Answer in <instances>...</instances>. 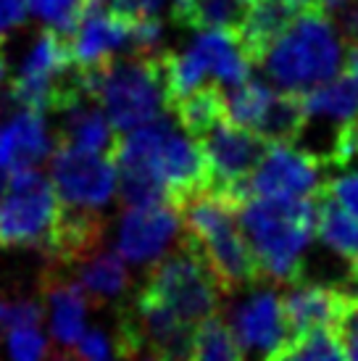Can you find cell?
<instances>
[{"label":"cell","mask_w":358,"mask_h":361,"mask_svg":"<svg viewBox=\"0 0 358 361\" xmlns=\"http://www.w3.org/2000/svg\"><path fill=\"white\" fill-rule=\"evenodd\" d=\"M237 214L264 280L300 285L303 256L316 235V198H248Z\"/></svg>","instance_id":"6da1fadb"},{"label":"cell","mask_w":358,"mask_h":361,"mask_svg":"<svg viewBox=\"0 0 358 361\" xmlns=\"http://www.w3.org/2000/svg\"><path fill=\"white\" fill-rule=\"evenodd\" d=\"M182 238L198 251L221 293H235L264 280L261 267L245 232L237 206L216 192H203L179 209Z\"/></svg>","instance_id":"7a4b0ae2"},{"label":"cell","mask_w":358,"mask_h":361,"mask_svg":"<svg viewBox=\"0 0 358 361\" xmlns=\"http://www.w3.org/2000/svg\"><path fill=\"white\" fill-rule=\"evenodd\" d=\"M271 80L288 92H309L340 77L345 48L327 8L300 11L261 63Z\"/></svg>","instance_id":"3957f363"},{"label":"cell","mask_w":358,"mask_h":361,"mask_svg":"<svg viewBox=\"0 0 358 361\" xmlns=\"http://www.w3.org/2000/svg\"><path fill=\"white\" fill-rule=\"evenodd\" d=\"M163 53V51H161ZM161 53L116 59L98 71H85L90 95L106 111L116 135L140 130L163 116L169 109V92L163 77Z\"/></svg>","instance_id":"277c9868"},{"label":"cell","mask_w":358,"mask_h":361,"mask_svg":"<svg viewBox=\"0 0 358 361\" xmlns=\"http://www.w3.org/2000/svg\"><path fill=\"white\" fill-rule=\"evenodd\" d=\"M137 295L174 311L177 317L198 327L200 322L216 314L221 290L198 251L179 235L177 248L148 269L145 285Z\"/></svg>","instance_id":"5b68a950"},{"label":"cell","mask_w":358,"mask_h":361,"mask_svg":"<svg viewBox=\"0 0 358 361\" xmlns=\"http://www.w3.org/2000/svg\"><path fill=\"white\" fill-rule=\"evenodd\" d=\"M61 216L56 188L40 171L11 174L0 198V248H48Z\"/></svg>","instance_id":"8992f818"},{"label":"cell","mask_w":358,"mask_h":361,"mask_svg":"<svg viewBox=\"0 0 358 361\" xmlns=\"http://www.w3.org/2000/svg\"><path fill=\"white\" fill-rule=\"evenodd\" d=\"M198 142L211 171V192L224 195L240 209L245 201V185L266 156L268 142L229 119L203 135Z\"/></svg>","instance_id":"52a82bcc"},{"label":"cell","mask_w":358,"mask_h":361,"mask_svg":"<svg viewBox=\"0 0 358 361\" xmlns=\"http://www.w3.org/2000/svg\"><path fill=\"white\" fill-rule=\"evenodd\" d=\"M50 182L61 206L100 211L119 190V174L111 156H98L58 142L50 159Z\"/></svg>","instance_id":"ba28073f"},{"label":"cell","mask_w":358,"mask_h":361,"mask_svg":"<svg viewBox=\"0 0 358 361\" xmlns=\"http://www.w3.org/2000/svg\"><path fill=\"white\" fill-rule=\"evenodd\" d=\"M324 159L298 145H268L245 185L248 198H316L324 188ZM242 201V203H245Z\"/></svg>","instance_id":"9c48e42d"},{"label":"cell","mask_w":358,"mask_h":361,"mask_svg":"<svg viewBox=\"0 0 358 361\" xmlns=\"http://www.w3.org/2000/svg\"><path fill=\"white\" fill-rule=\"evenodd\" d=\"M135 21L116 13L106 0H90L85 16L69 37L71 56L80 71H98L119 59L124 45H132Z\"/></svg>","instance_id":"30bf717a"},{"label":"cell","mask_w":358,"mask_h":361,"mask_svg":"<svg viewBox=\"0 0 358 361\" xmlns=\"http://www.w3.org/2000/svg\"><path fill=\"white\" fill-rule=\"evenodd\" d=\"M358 311V290L335 285H295L282 295L285 330L298 335L306 330H340Z\"/></svg>","instance_id":"8fae6325"},{"label":"cell","mask_w":358,"mask_h":361,"mask_svg":"<svg viewBox=\"0 0 358 361\" xmlns=\"http://www.w3.org/2000/svg\"><path fill=\"white\" fill-rule=\"evenodd\" d=\"M179 211L174 206H150V209H130L121 216L116 253L121 259L142 264L159 261L179 232Z\"/></svg>","instance_id":"7c38bea8"},{"label":"cell","mask_w":358,"mask_h":361,"mask_svg":"<svg viewBox=\"0 0 358 361\" xmlns=\"http://www.w3.org/2000/svg\"><path fill=\"white\" fill-rule=\"evenodd\" d=\"M48 124L40 111L19 109L6 121H0V166L8 174L32 171L50 156Z\"/></svg>","instance_id":"4fadbf2b"},{"label":"cell","mask_w":358,"mask_h":361,"mask_svg":"<svg viewBox=\"0 0 358 361\" xmlns=\"http://www.w3.org/2000/svg\"><path fill=\"white\" fill-rule=\"evenodd\" d=\"M232 327L245 348H259V351L271 353L288 338L285 317H282V298L271 290L248 295L235 311Z\"/></svg>","instance_id":"5bb4252c"},{"label":"cell","mask_w":358,"mask_h":361,"mask_svg":"<svg viewBox=\"0 0 358 361\" xmlns=\"http://www.w3.org/2000/svg\"><path fill=\"white\" fill-rule=\"evenodd\" d=\"M187 51L195 56V61L200 63V69L206 71L209 80L214 77V80L232 85V87L250 80L253 63L240 45L237 30L200 32Z\"/></svg>","instance_id":"9a60e30c"},{"label":"cell","mask_w":358,"mask_h":361,"mask_svg":"<svg viewBox=\"0 0 358 361\" xmlns=\"http://www.w3.org/2000/svg\"><path fill=\"white\" fill-rule=\"evenodd\" d=\"M300 11L288 0H256L245 11V19L237 27L242 51L253 66L264 63L271 45L290 30Z\"/></svg>","instance_id":"2e32d148"},{"label":"cell","mask_w":358,"mask_h":361,"mask_svg":"<svg viewBox=\"0 0 358 361\" xmlns=\"http://www.w3.org/2000/svg\"><path fill=\"white\" fill-rule=\"evenodd\" d=\"M61 116H63V124L58 132V142L87 153H98V156L113 153L119 135L111 127L106 111L100 109L95 98H85L69 111H63Z\"/></svg>","instance_id":"e0dca14e"},{"label":"cell","mask_w":358,"mask_h":361,"mask_svg":"<svg viewBox=\"0 0 358 361\" xmlns=\"http://www.w3.org/2000/svg\"><path fill=\"white\" fill-rule=\"evenodd\" d=\"M42 293L50 306L53 338L63 345L80 343L85 335V311H87V295L80 288V282L66 280L58 271H48L42 277Z\"/></svg>","instance_id":"ac0fdd59"},{"label":"cell","mask_w":358,"mask_h":361,"mask_svg":"<svg viewBox=\"0 0 358 361\" xmlns=\"http://www.w3.org/2000/svg\"><path fill=\"white\" fill-rule=\"evenodd\" d=\"M309 124V109L300 92L277 90L261 116L256 135L268 145H295Z\"/></svg>","instance_id":"d6986e66"},{"label":"cell","mask_w":358,"mask_h":361,"mask_svg":"<svg viewBox=\"0 0 358 361\" xmlns=\"http://www.w3.org/2000/svg\"><path fill=\"white\" fill-rule=\"evenodd\" d=\"M127 280H130L127 267L119 253L113 251L92 253L77 269V282L92 306H103L111 298H119L127 288Z\"/></svg>","instance_id":"ffe728a7"},{"label":"cell","mask_w":358,"mask_h":361,"mask_svg":"<svg viewBox=\"0 0 358 361\" xmlns=\"http://www.w3.org/2000/svg\"><path fill=\"white\" fill-rule=\"evenodd\" d=\"M174 116H177L179 127L200 140L203 135H209L214 127H219L221 121L229 119L227 114V95L219 90V85H203L195 92H190L187 98L174 106Z\"/></svg>","instance_id":"44dd1931"},{"label":"cell","mask_w":358,"mask_h":361,"mask_svg":"<svg viewBox=\"0 0 358 361\" xmlns=\"http://www.w3.org/2000/svg\"><path fill=\"white\" fill-rule=\"evenodd\" d=\"M316 238L342 259H348L350 267L358 264V219L338 206L324 190L316 195Z\"/></svg>","instance_id":"7402d4cb"},{"label":"cell","mask_w":358,"mask_h":361,"mask_svg":"<svg viewBox=\"0 0 358 361\" xmlns=\"http://www.w3.org/2000/svg\"><path fill=\"white\" fill-rule=\"evenodd\" d=\"M266 361H350V356L340 332L321 327L285 338Z\"/></svg>","instance_id":"603a6c76"},{"label":"cell","mask_w":358,"mask_h":361,"mask_svg":"<svg viewBox=\"0 0 358 361\" xmlns=\"http://www.w3.org/2000/svg\"><path fill=\"white\" fill-rule=\"evenodd\" d=\"M248 6L240 0H174L171 13L190 30H237Z\"/></svg>","instance_id":"cb8c5ba5"},{"label":"cell","mask_w":358,"mask_h":361,"mask_svg":"<svg viewBox=\"0 0 358 361\" xmlns=\"http://www.w3.org/2000/svg\"><path fill=\"white\" fill-rule=\"evenodd\" d=\"M190 361H245V345L221 317H209L195 327Z\"/></svg>","instance_id":"d4e9b609"},{"label":"cell","mask_w":358,"mask_h":361,"mask_svg":"<svg viewBox=\"0 0 358 361\" xmlns=\"http://www.w3.org/2000/svg\"><path fill=\"white\" fill-rule=\"evenodd\" d=\"M303 101H306L309 116H329V119H338L340 124L358 121V85L345 74H340L316 90L303 92Z\"/></svg>","instance_id":"484cf974"},{"label":"cell","mask_w":358,"mask_h":361,"mask_svg":"<svg viewBox=\"0 0 358 361\" xmlns=\"http://www.w3.org/2000/svg\"><path fill=\"white\" fill-rule=\"evenodd\" d=\"M274 92L277 90H271L268 85H264L261 80H253V77L248 82L237 85V87H232V92L227 95L229 121L242 127V130L256 132L268 101L274 98Z\"/></svg>","instance_id":"4316f807"},{"label":"cell","mask_w":358,"mask_h":361,"mask_svg":"<svg viewBox=\"0 0 358 361\" xmlns=\"http://www.w3.org/2000/svg\"><path fill=\"white\" fill-rule=\"evenodd\" d=\"M87 6L90 0H27V8L40 21H45L48 30L58 32L63 37L74 35Z\"/></svg>","instance_id":"83f0119b"},{"label":"cell","mask_w":358,"mask_h":361,"mask_svg":"<svg viewBox=\"0 0 358 361\" xmlns=\"http://www.w3.org/2000/svg\"><path fill=\"white\" fill-rule=\"evenodd\" d=\"M332 201L342 206L350 216L358 219V164H350L345 169H338V174H332L324 180V188Z\"/></svg>","instance_id":"f1b7e54d"},{"label":"cell","mask_w":358,"mask_h":361,"mask_svg":"<svg viewBox=\"0 0 358 361\" xmlns=\"http://www.w3.org/2000/svg\"><path fill=\"white\" fill-rule=\"evenodd\" d=\"M48 351V343L37 327L8 332V353L13 361H45Z\"/></svg>","instance_id":"f546056e"},{"label":"cell","mask_w":358,"mask_h":361,"mask_svg":"<svg viewBox=\"0 0 358 361\" xmlns=\"http://www.w3.org/2000/svg\"><path fill=\"white\" fill-rule=\"evenodd\" d=\"M27 0H0V53L8 37L27 21Z\"/></svg>","instance_id":"4dcf8cb0"},{"label":"cell","mask_w":358,"mask_h":361,"mask_svg":"<svg viewBox=\"0 0 358 361\" xmlns=\"http://www.w3.org/2000/svg\"><path fill=\"white\" fill-rule=\"evenodd\" d=\"M106 6L113 8L116 13H121V16H127V19L140 21L159 16L163 0H106Z\"/></svg>","instance_id":"1f68e13d"},{"label":"cell","mask_w":358,"mask_h":361,"mask_svg":"<svg viewBox=\"0 0 358 361\" xmlns=\"http://www.w3.org/2000/svg\"><path fill=\"white\" fill-rule=\"evenodd\" d=\"M77 351L85 361H106L109 356V338L100 330H87L77 343Z\"/></svg>","instance_id":"d6a6232c"},{"label":"cell","mask_w":358,"mask_h":361,"mask_svg":"<svg viewBox=\"0 0 358 361\" xmlns=\"http://www.w3.org/2000/svg\"><path fill=\"white\" fill-rule=\"evenodd\" d=\"M338 332H340V338H342V343H345V348H348L350 361H358V311Z\"/></svg>","instance_id":"836d02e7"},{"label":"cell","mask_w":358,"mask_h":361,"mask_svg":"<svg viewBox=\"0 0 358 361\" xmlns=\"http://www.w3.org/2000/svg\"><path fill=\"white\" fill-rule=\"evenodd\" d=\"M342 74L358 85V42H348V48H345V66H342Z\"/></svg>","instance_id":"e575fe53"},{"label":"cell","mask_w":358,"mask_h":361,"mask_svg":"<svg viewBox=\"0 0 358 361\" xmlns=\"http://www.w3.org/2000/svg\"><path fill=\"white\" fill-rule=\"evenodd\" d=\"M45 361H85L80 356V351H74L69 345H63V348H50Z\"/></svg>","instance_id":"d590c367"},{"label":"cell","mask_w":358,"mask_h":361,"mask_svg":"<svg viewBox=\"0 0 358 361\" xmlns=\"http://www.w3.org/2000/svg\"><path fill=\"white\" fill-rule=\"evenodd\" d=\"M288 3H292L298 11H306V8H314V6H321L319 0H288Z\"/></svg>","instance_id":"8d00e7d4"},{"label":"cell","mask_w":358,"mask_h":361,"mask_svg":"<svg viewBox=\"0 0 358 361\" xmlns=\"http://www.w3.org/2000/svg\"><path fill=\"white\" fill-rule=\"evenodd\" d=\"M8 182H11V174L3 166H0V198L6 195V190H8Z\"/></svg>","instance_id":"74e56055"},{"label":"cell","mask_w":358,"mask_h":361,"mask_svg":"<svg viewBox=\"0 0 358 361\" xmlns=\"http://www.w3.org/2000/svg\"><path fill=\"white\" fill-rule=\"evenodd\" d=\"M321 3V8H327V11H335V8H342L348 0H319Z\"/></svg>","instance_id":"f35d334b"},{"label":"cell","mask_w":358,"mask_h":361,"mask_svg":"<svg viewBox=\"0 0 358 361\" xmlns=\"http://www.w3.org/2000/svg\"><path fill=\"white\" fill-rule=\"evenodd\" d=\"M135 361H163L161 356H156V353H142L140 359H135Z\"/></svg>","instance_id":"ab89813d"},{"label":"cell","mask_w":358,"mask_h":361,"mask_svg":"<svg viewBox=\"0 0 358 361\" xmlns=\"http://www.w3.org/2000/svg\"><path fill=\"white\" fill-rule=\"evenodd\" d=\"M240 3H245V6H250V3H256V0H240Z\"/></svg>","instance_id":"60d3db41"}]
</instances>
